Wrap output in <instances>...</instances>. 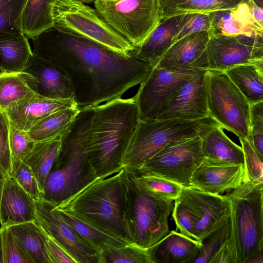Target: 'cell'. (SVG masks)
<instances>
[{"mask_svg":"<svg viewBox=\"0 0 263 263\" xmlns=\"http://www.w3.org/2000/svg\"><path fill=\"white\" fill-rule=\"evenodd\" d=\"M32 41L34 55L66 71L79 109L120 98L140 84L153 68L134 53H118L53 26Z\"/></svg>","mask_w":263,"mask_h":263,"instance_id":"cell-1","label":"cell"},{"mask_svg":"<svg viewBox=\"0 0 263 263\" xmlns=\"http://www.w3.org/2000/svg\"><path fill=\"white\" fill-rule=\"evenodd\" d=\"M140 120L135 96L94 107L87 139L89 162L97 178L123 168V159Z\"/></svg>","mask_w":263,"mask_h":263,"instance_id":"cell-2","label":"cell"},{"mask_svg":"<svg viewBox=\"0 0 263 263\" xmlns=\"http://www.w3.org/2000/svg\"><path fill=\"white\" fill-rule=\"evenodd\" d=\"M94 107L81 108L62 136L59 156L44 182L41 199L57 205L97 179L87 152Z\"/></svg>","mask_w":263,"mask_h":263,"instance_id":"cell-3","label":"cell"},{"mask_svg":"<svg viewBox=\"0 0 263 263\" xmlns=\"http://www.w3.org/2000/svg\"><path fill=\"white\" fill-rule=\"evenodd\" d=\"M125 170L97 178L55 208L134 243L127 220Z\"/></svg>","mask_w":263,"mask_h":263,"instance_id":"cell-4","label":"cell"},{"mask_svg":"<svg viewBox=\"0 0 263 263\" xmlns=\"http://www.w3.org/2000/svg\"><path fill=\"white\" fill-rule=\"evenodd\" d=\"M218 125L211 117L193 121L140 119L124 156L123 168L138 169L166 145L201 137Z\"/></svg>","mask_w":263,"mask_h":263,"instance_id":"cell-5","label":"cell"},{"mask_svg":"<svg viewBox=\"0 0 263 263\" xmlns=\"http://www.w3.org/2000/svg\"><path fill=\"white\" fill-rule=\"evenodd\" d=\"M125 172L129 232L134 243L148 248L170 232L168 221L174 208L173 202L149 194Z\"/></svg>","mask_w":263,"mask_h":263,"instance_id":"cell-6","label":"cell"},{"mask_svg":"<svg viewBox=\"0 0 263 263\" xmlns=\"http://www.w3.org/2000/svg\"><path fill=\"white\" fill-rule=\"evenodd\" d=\"M226 197L236 232L238 263L263 250V182H243Z\"/></svg>","mask_w":263,"mask_h":263,"instance_id":"cell-7","label":"cell"},{"mask_svg":"<svg viewBox=\"0 0 263 263\" xmlns=\"http://www.w3.org/2000/svg\"><path fill=\"white\" fill-rule=\"evenodd\" d=\"M53 27L97 43L118 53H134L136 48L115 31L95 9L77 0H58Z\"/></svg>","mask_w":263,"mask_h":263,"instance_id":"cell-8","label":"cell"},{"mask_svg":"<svg viewBox=\"0 0 263 263\" xmlns=\"http://www.w3.org/2000/svg\"><path fill=\"white\" fill-rule=\"evenodd\" d=\"M94 5L101 17L136 48L161 18L158 0H95Z\"/></svg>","mask_w":263,"mask_h":263,"instance_id":"cell-9","label":"cell"},{"mask_svg":"<svg viewBox=\"0 0 263 263\" xmlns=\"http://www.w3.org/2000/svg\"><path fill=\"white\" fill-rule=\"evenodd\" d=\"M208 105L210 117L239 138L250 134V104L224 71L207 70Z\"/></svg>","mask_w":263,"mask_h":263,"instance_id":"cell-10","label":"cell"},{"mask_svg":"<svg viewBox=\"0 0 263 263\" xmlns=\"http://www.w3.org/2000/svg\"><path fill=\"white\" fill-rule=\"evenodd\" d=\"M203 160L198 136L166 145L137 170L190 187L191 176Z\"/></svg>","mask_w":263,"mask_h":263,"instance_id":"cell-11","label":"cell"},{"mask_svg":"<svg viewBox=\"0 0 263 263\" xmlns=\"http://www.w3.org/2000/svg\"><path fill=\"white\" fill-rule=\"evenodd\" d=\"M201 69L191 67L168 70L153 68L135 96L140 119H158L166 110L179 88Z\"/></svg>","mask_w":263,"mask_h":263,"instance_id":"cell-12","label":"cell"},{"mask_svg":"<svg viewBox=\"0 0 263 263\" xmlns=\"http://www.w3.org/2000/svg\"><path fill=\"white\" fill-rule=\"evenodd\" d=\"M35 205L36 222L78 263H101L100 252L62 217L54 204L41 199L35 200Z\"/></svg>","mask_w":263,"mask_h":263,"instance_id":"cell-13","label":"cell"},{"mask_svg":"<svg viewBox=\"0 0 263 263\" xmlns=\"http://www.w3.org/2000/svg\"><path fill=\"white\" fill-rule=\"evenodd\" d=\"M205 51L208 70L263 62V36L210 35Z\"/></svg>","mask_w":263,"mask_h":263,"instance_id":"cell-14","label":"cell"},{"mask_svg":"<svg viewBox=\"0 0 263 263\" xmlns=\"http://www.w3.org/2000/svg\"><path fill=\"white\" fill-rule=\"evenodd\" d=\"M178 198L187 204L196 220L195 239L201 242L230 217L231 204L226 196L182 187Z\"/></svg>","mask_w":263,"mask_h":263,"instance_id":"cell-15","label":"cell"},{"mask_svg":"<svg viewBox=\"0 0 263 263\" xmlns=\"http://www.w3.org/2000/svg\"><path fill=\"white\" fill-rule=\"evenodd\" d=\"M22 72L30 88L39 96L53 99L74 97L73 86L66 71L49 61L33 54Z\"/></svg>","mask_w":263,"mask_h":263,"instance_id":"cell-16","label":"cell"},{"mask_svg":"<svg viewBox=\"0 0 263 263\" xmlns=\"http://www.w3.org/2000/svg\"><path fill=\"white\" fill-rule=\"evenodd\" d=\"M206 69H201L178 90L166 110L158 119L197 120L210 117L206 81Z\"/></svg>","mask_w":263,"mask_h":263,"instance_id":"cell-17","label":"cell"},{"mask_svg":"<svg viewBox=\"0 0 263 263\" xmlns=\"http://www.w3.org/2000/svg\"><path fill=\"white\" fill-rule=\"evenodd\" d=\"M78 107L73 98L53 99L34 94L13 104L4 112L10 124L27 132L48 116L59 110Z\"/></svg>","mask_w":263,"mask_h":263,"instance_id":"cell-18","label":"cell"},{"mask_svg":"<svg viewBox=\"0 0 263 263\" xmlns=\"http://www.w3.org/2000/svg\"><path fill=\"white\" fill-rule=\"evenodd\" d=\"M210 37L209 32L200 31L182 37L169 48L155 67L168 70L205 69V51Z\"/></svg>","mask_w":263,"mask_h":263,"instance_id":"cell-19","label":"cell"},{"mask_svg":"<svg viewBox=\"0 0 263 263\" xmlns=\"http://www.w3.org/2000/svg\"><path fill=\"white\" fill-rule=\"evenodd\" d=\"M192 14L161 18L156 27L136 48L135 55L155 67L173 44L175 37Z\"/></svg>","mask_w":263,"mask_h":263,"instance_id":"cell-20","label":"cell"},{"mask_svg":"<svg viewBox=\"0 0 263 263\" xmlns=\"http://www.w3.org/2000/svg\"><path fill=\"white\" fill-rule=\"evenodd\" d=\"M245 180V168L242 165H213L202 162L191 176V186L220 194L238 187Z\"/></svg>","mask_w":263,"mask_h":263,"instance_id":"cell-21","label":"cell"},{"mask_svg":"<svg viewBox=\"0 0 263 263\" xmlns=\"http://www.w3.org/2000/svg\"><path fill=\"white\" fill-rule=\"evenodd\" d=\"M209 14L211 22L210 35L263 36L262 25L252 16L247 2Z\"/></svg>","mask_w":263,"mask_h":263,"instance_id":"cell-22","label":"cell"},{"mask_svg":"<svg viewBox=\"0 0 263 263\" xmlns=\"http://www.w3.org/2000/svg\"><path fill=\"white\" fill-rule=\"evenodd\" d=\"M35 219V200L7 175L0 205V228Z\"/></svg>","mask_w":263,"mask_h":263,"instance_id":"cell-23","label":"cell"},{"mask_svg":"<svg viewBox=\"0 0 263 263\" xmlns=\"http://www.w3.org/2000/svg\"><path fill=\"white\" fill-rule=\"evenodd\" d=\"M201 242L172 231L148 248L153 263H193Z\"/></svg>","mask_w":263,"mask_h":263,"instance_id":"cell-24","label":"cell"},{"mask_svg":"<svg viewBox=\"0 0 263 263\" xmlns=\"http://www.w3.org/2000/svg\"><path fill=\"white\" fill-rule=\"evenodd\" d=\"M201 139L203 162L213 165L245 166L242 147L229 139L219 125L212 127Z\"/></svg>","mask_w":263,"mask_h":263,"instance_id":"cell-25","label":"cell"},{"mask_svg":"<svg viewBox=\"0 0 263 263\" xmlns=\"http://www.w3.org/2000/svg\"><path fill=\"white\" fill-rule=\"evenodd\" d=\"M224 72L249 104L263 101V62L236 65Z\"/></svg>","mask_w":263,"mask_h":263,"instance_id":"cell-26","label":"cell"},{"mask_svg":"<svg viewBox=\"0 0 263 263\" xmlns=\"http://www.w3.org/2000/svg\"><path fill=\"white\" fill-rule=\"evenodd\" d=\"M33 55L28 39L20 36H0V72H19Z\"/></svg>","mask_w":263,"mask_h":263,"instance_id":"cell-27","label":"cell"},{"mask_svg":"<svg viewBox=\"0 0 263 263\" xmlns=\"http://www.w3.org/2000/svg\"><path fill=\"white\" fill-rule=\"evenodd\" d=\"M61 143L62 136L36 142L22 160L33 172L42 194L45 180L59 156Z\"/></svg>","mask_w":263,"mask_h":263,"instance_id":"cell-28","label":"cell"},{"mask_svg":"<svg viewBox=\"0 0 263 263\" xmlns=\"http://www.w3.org/2000/svg\"><path fill=\"white\" fill-rule=\"evenodd\" d=\"M58 0H27L23 13L22 31L33 39L54 26L53 9Z\"/></svg>","mask_w":263,"mask_h":263,"instance_id":"cell-29","label":"cell"},{"mask_svg":"<svg viewBox=\"0 0 263 263\" xmlns=\"http://www.w3.org/2000/svg\"><path fill=\"white\" fill-rule=\"evenodd\" d=\"M248 0H158L161 18L189 13H209L233 8Z\"/></svg>","mask_w":263,"mask_h":263,"instance_id":"cell-30","label":"cell"},{"mask_svg":"<svg viewBox=\"0 0 263 263\" xmlns=\"http://www.w3.org/2000/svg\"><path fill=\"white\" fill-rule=\"evenodd\" d=\"M7 228L34 263H51L44 243L45 233L35 220Z\"/></svg>","mask_w":263,"mask_h":263,"instance_id":"cell-31","label":"cell"},{"mask_svg":"<svg viewBox=\"0 0 263 263\" xmlns=\"http://www.w3.org/2000/svg\"><path fill=\"white\" fill-rule=\"evenodd\" d=\"M58 211L69 224L100 252L109 247H119L130 243L109 231L70 214Z\"/></svg>","mask_w":263,"mask_h":263,"instance_id":"cell-32","label":"cell"},{"mask_svg":"<svg viewBox=\"0 0 263 263\" xmlns=\"http://www.w3.org/2000/svg\"><path fill=\"white\" fill-rule=\"evenodd\" d=\"M79 108H69L56 111L45 117L27 132L35 142L61 137L68 130Z\"/></svg>","mask_w":263,"mask_h":263,"instance_id":"cell-33","label":"cell"},{"mask_svg":"<svg viewBox=\"0 0 263 263\" xmlns=\"http://www.w3.org/2000/svg\"><path fill=\"white\" fill-rule=\"evenodd\" d=\"M125 170L139 187L154 196L173 201L178 198L181 194L183 186L175 182L139 170Z\"/></svg>","mask_w":263,"mask_h":263,"instance_id":"cell-34","label":"cell"},{"mask_svg":"<svg viewBox=\"0 0 263 263\" xmlns=\"http://www.w3.org/2000/svg\"><path fill=\"white\" fill-rule=\"evenodd\" d=\"M34 94L22 72H0V110L5 111L13 104Z\"/></svg>","mask_w":263,"mask_h":263,"instance_id":"cell-35","label":"cell"},{"mask_svg":"<svg viewBox=\"0 0 263 263\" xmlns=\"http://www.w3.org/2000/svg\"><path fill=\"white\" fill-rule=\"evenodd\" d=\"M27 0H0V36H20Z\"/></svg>","mask_w":263,"mask_h":263,"instance_id":"cell-36","label":"cell"},{"mask_svg":"<svg viewBox=\"0 0 263 263\" xmlns=\"http://www.w3.org/2000/svg\"><path fill=\"white\" fill-rule=\"evenodd\" d=\"M101 263H153L148 248L130 243L100 251Z\"/></svg>","mask_w":263,"mask_h":263,"instance_id":"cell-37","label":"cell"},{"mask_svg":"<svg viewBox=\"0 0 263 263\" xmlns=\"http://www.w3.org/2000/svg\"><path fill=\"white\" fill-rule=\"evenodd\" d=\"M35 200L41 199L42 193L37 180L31 170L21 159L11 156L9 174Z\"/></svg>","mask_w":263,"mask_h":263,"instance_id":"cell-38","label":"cell"},{"mask_svg":"<svg viewBox=\"0 0 263 263\" xmlns=\"http://www.w3.org/2000/svg\"><path fill=\"white\" fill-rule=\"evenodd\" d=\"M230 228V216L227 221L201 241L199 253L193 263H209L213 256L227 238Z\"/></svg>","mask_w":263,"mask_h":263,"instance_id":"cell-39","label":"cell"},{"mask_svg":"<svg viewBox=\"0 0 263 263\" xmlns=\"http://www.w3.org/2000/svg\"><path fill=\"white\" fill-rule=\"evenodd\" d=\"M4 263H34L7 227L0 228Z\"/></svg>","mask_w":263,"mask_h":263,"instance_id":"cell-40","label":"cell"},{"mask_svg":"<svg viewBox=\"0 0 263 263\" xmlns=\"http://www.w3.org/2000/svg\"><path fill=\"white\" fill-rule=\"evenodd\" d=\"M239 139L244 154L245 182H263V160L259 158L247 139Z\"/></svg>","mask_w":263,"mask_h":263,"instance_id":"cell-41","label":"cell"},{"mask_svg":"<svg viewBox=\"0 0 263 263\" xmlns=\"http://www.w3.org/2000/svg\"><path fill=\"white\" fill-rule=\"evenodd\" d=\"M174 201L172 216L176 226V230H179L182 234L196 239V220L192 211L189 206L179 198L176 199Z\"/></svg>","mask_w":263,"mask_h":263,"instance_id":"cell-42","label":"cell"},{"mask_svg":"<svg viewBox=\"0 0 263 263\" xmlns=\"http://www.w3.org/2000/svg\"><path fill=\"white\" fill-rule=\"evenodd\" d=\"M35 143L27 132L10 124L9 145L11 156L23 160L32 151Z\"/></svg>","mask_w":263,"mask_h":263,"instance_id":"cell-43","label":"cell"},{"mask_svg":"<svg viewBox=\"0 0 263 263\" xmlns=\"http://www.w3.org/2000/svg\"><path fill=\"white\" fill-rule=\"evenodd\" d=\"M209 263H238L236 232L231 215L229 234Z\"/></svg>","mask_w":263,"mask_h":263,"instance_id":"cell-44","label":"cell"},{"mask_svg":"<svg viewBox=\"0 0 263 263\" xmlns=\"http://www.w3.org/2000/svg\"><path fill=\"white\" fill-rule=\"evenodd\" d=\"M10 122L5 112L0 110V168L9 174L11 154L9 145Z\"/></svg>","mask_w":263,"mask_h":263,"instance_id":"cell-45","label":"cell"},{"mask_svg":"<svg viewBox=\"0 0 263 263\" xmlns=\"http://www.w3.org/2000/svg\"><path fill=\"white\" fill-rule=\"evenodd\" d=\"M211 29V22L209 13H192L175 37L174 43L191 33L200 31L210 32Z\"/></svg>","mask_w":263,"mask_h":263,"instance_id":"cell-46","label":"cell"},{"mask_svg":"<svg viewBox=\"0 0 263 263\" xmlns=\"http://www.w3.org/2000/svg\"><path fill=\"white\" fill-rule=\"evenodd\" d=\"M44 243L51 263H78L63 246L46 233Z\"/></svg>","mask_w":263,"mask_h":263,"instance_id":"cell-47","label":"cell"},{"mask_svg":"<svg viewBox=\"0 0 263 263\" xmlns=\"http://www.w3.org/2000/svg\"><path fill=\"white\" fill-rule=\"evenodd\" d=\"M249 104L250 133L263 134V101Z\"/></svg>","mask_w":263,"mask_h":263,"instance_id":"cell-48","label":"cell"},{"mask_svg":"<svg viewBox=\"0 0 263 263\" xmlns=\"http://www.w3.org/2000/svg\"><path fill=\"white\" fill-rule=\"evenodd\" d=\"M247 140L259 158L263 160V134L250 133Z\"/></svg>","mask_w":263,"mask_h":263,"instance_id":"cell-49","label":"cell"},{"mask_svg":"<svg viewBox=\"0 0 263 263\" xmlns=\"http://www.w3.org/2000/svg\"><path fill=\"white\" fill-rule=\"evenodd\" d=\"M247 3L252 16L258 23L262 25L263 8L258 6L253 0H248Z\"/></svg>","mask_w":263,"mask_h":263,"instance_id":"cell-50","label":"cell"},{"mask_svg":"<svg viewBox=\"0 0 263 263\" xmlns=\"http://www.w3.org/2000/svg\"><path fill=\"white\" fill-rule=\"evenodd\" d=\"M7 174H6L1 168H0V205L2 199V196L3 193V187L4 182Z\"/></svg>","mask_w":263,"mask_h":263,"instance_id":"cell-51","label":"cell"},{"mask_svg":"<svg viewBox=\"0 0 263 263\" xmlns=\"http://www.w3.org/2000/svg\"><path fill=\"white\" fill-rule=\"evenodd\" d=\"M0 263H4L1 234L0 232Z\"/></svg>","mask_w":263,"mask_h":263,"instance_id":"cell-52","label":"cell"},{"mask_svg":"<svg viewBox=\"0 0 263 263\" xmlns=\"http://www.w3.org/2000/svg\"><path fill=\"white\" fill-rule=\"evenodd\" d=\"M84 3H91L94 2L95 0H77Z\"/></svg>","mask_w":263,"mask_h":263,"instance_id":"cell-53","label":"cell"}]
</instances>
